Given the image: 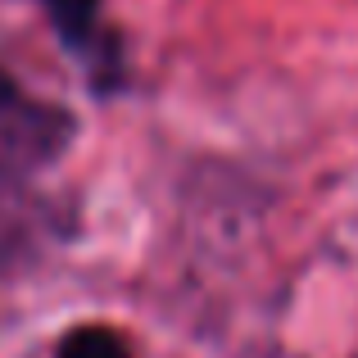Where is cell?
I'll use <instances>...</instances> for the list:
<instances>
[{
	"label": "cell",
	"mask_w": 358,
	"mask_h": 358,
	"mask_svg": "<svg viewBox=\"0 0 358 358\" xmlns=\"http://www.w3.org/2000/svg\"><path fill=\"white\" fill-rule=\"evenodd\" d=\"M50 23L73 50L96 41V18H100V0H45Z\"/></svg>",
	"instance_id": "6da1fadb"
},
{
	"label": "cell",
	"mask_w": 358,
	"mask_h": 358,
	"mask_svg": "<svg viewBox=\"0 0 358 358\" xmlns=\"http://www.w3.org/2000/svg\"><path fill=\"white\" fill-rule=\"evenodd\" d=\"M55 358H131V350L109 327H78V331H69L59 341Z\"/></svg>",
	"instance_id": "7a4b0ae2"
}]
</instances>
